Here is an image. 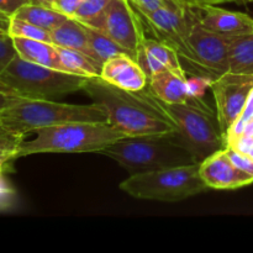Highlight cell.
Returning a JSON list of instances; mask_svg holds the SVG:
<instances>
[{
	"label": "cell",
	"mask_w": 253,
	"mask_h": 253,
	"mask_svg": "<svg viewBox=\"0 0 253 253\" xmlns=\"http://www.w3.org/2000/svg\"><path fill=\"white\" fill-rule=\"evenodd\" d=\"M83 90L101 106L108 123L126 136L153 135L177 131V126L148 86L126 90L104 81L100 76L86 78Z\"/></svg>",
	"instance_id": "6da1fadb"
},
{
	"label": "cell",
	"mask_w": 253,
	"mask_h": 253,
	"mask_svg": "<svg viewBox=\"0 0 253 253\" xmlns=\"http://www.w3.org/2000/svg\"><path fill=\"white\" fill-rule=\"evenodd\" d=\"M100 153L116 161L130 174L198 163L177 131L126 136Z\"/></svg>",
	"instance_id": "7a4b0ae2"
},
{
	"label": "cell",
	"mask_w": 253,
	"mask_h": 253,
	"mask_svg": "<svg viewBox=\"0 0 253 253\" xmlns=\"http://www.w3.org/2000/svg\"><path fill=\"white\" fill-rule=\"evenodd\" d=\"M30 141H21L16 158L37 153L99 152L126 137L109 123H67L35 131Z\"/></svg>",
	"instance_id": "3957f363"
},
{
	"label": "cell",
	"mask_w": 253,
	"mask_h": 253,
	"mask_svg": "<svg viewBox=\"0 0 253 253\" xmlns=\"http://www.w3.org/2000/svg\"><path fill=\"white\" fill-rule=\"evenodd\" d=\"M67 123H108V115L94 103L76 105L27 98L0 111V126L20 137L39 128Z\"/></svg>",
	"instance_id": "277c9868"
},
{
	"label": "cell",
	"mask_w": 253,
	"mask_h": 253,
	"mask_svg": "<svg viewBox=\"0 0 253 253\" xmlns=\"http://www.w3.org/2000/svg\"><path fill=\"white\" fill-rule=\"evenodd\" d=\"M120 189L136 199L175 203L209 189L199 173V163L131 174Z\"/></svg>",
	"instance_id": "5b68a950"
},
{
	"label": "cell",
	"mask_w": 253,
	"mask_h": 253,
	"mask_svg": "<svg viewBox=\"0 0 253 253\" xmlns=\"http://www.w3.org/2000/svg\"><path fill=\"white\" fill-rule=\"evenodd\" d=\"M0 81L24 98L54 100L83 90L86 78L25 61L17 54L0 74Z\"/></svg>",
	"instance_id": "8992f818"
},
{
	"label": "cell",
	"mask_w": 253,
	"mask_h": 253,
	"mask_svg": "<svg viewBox=\"0 0 253 253\" xmlns=\"http://www.w3.org/2000/svg\"><path fill=\"white\" fill-rule=\"evenodd\" d=\"M161 103L198 163L225 148L216 114L205 104L204 99L190 98L185 103L177 104Z\"/></svg>",
	"instance_id": "52a82bcc"
},
{
	"label": "cell",
	"mask_w": 253,
	"mask_h": 253,
	"mask_svg": "<svg viewBox=\"0 0 253 253\" xmlns=\"http://www.w3.org/2000/svg\"><path fill=\"white\" fill-rule=\"evenodd\" d=\"M135 10L151 34L177 52L187 76H205L212 78L211 74L198 61L188 40L193 7L184 10L162 7L153 11H141L135 7Z\"/></svg>",
	"instance_id": "ba28073f"
},
{
	"label": "cell",
	"mask_w": 253,
	"mask_h": 253,
	"mask_svg": "<svg viewBox=\"0 0 253 253\" xmlns=\"http://www.w3.org/2000/svg\"><path fill=\"white\" fill-rule=\"evenodd\" d=\"M252 90L253 76L250 74L226 72L212 81L211 91L224 137L242 114Z\"/></svg>",
	"instance_id": "9c48e42d"
},
{
	"label": "cell",
	"mask_w": 253,
	"mask_h": 253,
	"mask_svg": "<svg viewBox=\"0 0 253 253\" xmlns=\"http://www.w3.org/2000/svg\"><path fill=\"white\" fill-rule=\"evenodd\" d=\"M98 30L108 35L136 59L138 46L146 34L142 20L130 0H110Z\"/></svg>",
	"instance_id": "30bf717a"
},
{
	"label": "cell",
	"mask_w": 253,
	"mask_h": 253,
	"mask_svg": "<svg viewBox=\"0 0 253 253\" xmlns=\"http://www.w3.org/2000/svg\"><path fill=\"white\" fill-rule=\"evenodd\" d=\"M188 40L198 61L211 74L212 78L215 79L229 72V49L231 37L222 36L203 27L195 17L194 10L192 14Z\"/></svg>",
	"instance_id": "8fae6325"
},
{
	"label": "cell",
	"mask_w": 253,
	"mask_h": 253,
	"mask_svg": "<svg viewBox=\"0 0 253 253\" xmlns=\"http://www.w3.org/2000/svg\"><path fill=\"white\" fill-rule=\"evenodd\" d=\"M199 173L209 189H237L253 183V177L240 169L226 148L212 153L199 163Z\"/></svg>",
	"instance_id": "7c38bea8"
},
{
	"label": "cell",
	"mask_w": 253,
	"mask_h": 253,
	"mask_svg": "<svg viewBox=\"0 0 253 253\" xmlns=\"http://www.w3.org/2000/svg\"><path fill=\"white\" fill-rule=\"evenodd\" d=\"M193 10L203 27L222 36L235 37L253 32V19L244 12L230 11L210 4L193 7Z\"/></svg>",
	"instance_id": "4fadbf2b"
},
{
	"label": "cell",
	"mask_w": 253,
	"mask_h": 253,
	"mask_svg": "<svg viewBox=\"0 0 253 253\" xmlns=\"http://www.w3.org/2000/svg\"><path fill=\"white\" fill-rule=\"evenodd\" d=\"M100 77L113 85L138 91L147 86L148 78L137 61L128 54H118L103 64Z\"/></svg>",
	"instance_id": "5bb4252c"
},
{
	"label": "cell",
	"mask_w": 253,
	"mask_h": 253,
	"mask_svg": "<svg viewBox=\"0 0 253 253\" xmlns=\"http://www.w3.org/2000/svg\"><path fill=\"white\" fill-rule=\"evenodd\" d=\"M136 61L148 79L161 69L167 68L177 72H185L177 52L172 47L156 37H147L146 35L138 46Z\"/></svg>",
	"instance_id": "9a60e30c"
},
{
	"label": "cell",
	"mask_w": 253,
	"mask_h": 253,
	"mask_svg": "<svg viewBox=\"0 0 253 253\" xmlns=\"http://www.w3.org/2000/svg\"><path fill=\"white\" fill-rule=\"evenodd\" d=\"M151 93L167 104L185 103L189 100L187 88V73L172 69H161L148 79L147 84Z\"/></svg>",
	"instance_id": "2e32d148"
},
{
	"label": "cell",
	"mask_w": 253,
	"mask_h": 253,
	"mask_svg": "<svg viewBox=\"0 0 253 253\" xmlns=\"http://www.w3.org/2000/svg\"><path fill=\"white\" fill-rule=\"evenodd\" d=\"M12 40L17 54L22 59L49 68L59 69V57L56 44L52 42L24 39V37H12Z\"/></svg>",
	"instance_id": "e0dca14e"
},
{
	"label": "cell",
	"mask_w": 253,
	"mask_h": 253,
	"mask_svg": "<svg viewBox=\"0 0 253 253\" xmlns=\"http://www.w3.org/2000/svg\"><path fill=\"white\" fill-rule=\"evenodd\" d=\"M51 39L56 46L82 51L91 57L85 25L74 17H68L63 24L52 30Z\"/></svg>",
	"instance_id": "ac0fdd59"
},
{
	"label": "cell",
	"mask_w": 253,
	"mask_h": 253,
	"mask_svg": "<svg viewBox=\"0 0 253 253\" xmlns=\"http://www.w3.org/2000/svg\"><path fill=\"white\" fill-rule=\"evenodd\" d=\"M59 57V69L76 76L91 78L100 76L103 66L95 61L93 57L88 56L82 51L57 46Z\"/></svg>",
	"instance_id": "d6986e66"
},
{
	"label": "cell",
	"mask_w": 253,
	"mask_h": 253,
	"mask_svg": "<svg viewBox=\"0 0 253 253\" xmlns=\"http://www.w3.org/2000/svg\"><path fill=\"white\" fill-rule=\"evenodd\" d=\"M229 72L253 76V32L231 37Z\"/></svg>",
	"instance_id": "ffe728a7"
},
{
	"label": "cell",
	"mask_w": 253,
	"mask_h": 253,
	"mask_svg": "<svg viewBox=\"0 0 253 253\" xmlns=\"http://www.w3.org/2000/svg\"><path fill=\"white\" fill-rule=\"evenodd\" d=\"M12 17H17V19L31 22V24L36 25V26L41 27L48 32L58 27L59 25L63 24L68 19V16L57 11L56 9L34 4H27L20 7Z\"/></svg>",
	"instance_id": "44dd1931"
},
{
	"label": "cell",
	"mask_w": 253,
	"mask_h": 253,
	"mask_svg": "<svg viewBox=\"0 0 253 253\" xmlns=\"http://www.w3.org/2000/svg\"><path fill=\"white\" fill-rule=\"evenodd\" d=\"M86 27V35H88V43L89 48H90L91 57L95 59L98 63L103 66L108 59L113 58V57L118 56V54H128L126 49H124L120 44L116 43L114 40H111L108 35L104 34L103 31L94 27L88 26ZM130 56V54H128Z\"/></svg>",
	"instance_id": "7402d4cb"
},
{
	"label": "cell",
	"mask_w": 253,
	"mask_h": 253,
	"mask_svg": "<svg viewBox=\"0 0 253 253\" xmlns=\"http://www.w3.org/2000/svg\"><path fill=\"white\" fill-rule=\"evenodd\" d=\"M110 0H83L74 14V19L82 24L98 29Z\"/></svg>",
	"instance_id": "603a6c76"
},
{
	"label": "cell",
	"mask_w": 253,
	"mask_h": 253,
	"mask_svg": "<svg viewBox=\"0 0 253 253\" xmlns=\"http://www.w3.org/2000/svg\"><path fill=\"white\" fill-rule=\"evenodd\" d=\"M7 34L11 37H24V39L39 40V41L52 42L51 32L36 26L25 20L17 19V17H11L9 25Z\"/></svg>",
	"instance_id": "cb8c5ba5"
},
{
	"label": "cell",
	"mask_w": 253,
	"mask_h": 253,
	"mask_svg": "<svg viewBox=\"0 0 253 253\" xmlns=\"http://www.w3.org/2000/svg\"><path fill=\"white\" fill-rule=\"evenodd\" d=\"M24 137L14 135L0 126V168H4L10 161L16 158L17 148Z\"/></svg>",
	"instance_id": "d4e9b609"
},
{
	"label": "cell",
	"mask_w": 253,
	"mask_h": 253,
	"mask_svg": "<svg viewBox=\"0 0 253 253\" xmlns=\"http://www.w3.org/2000/svg\"><path fill=\"white\" fill-rule=\"evenodd\" d=\"M130 2L141 11H153L162 7L174 10H184L190 7L184 0H130Z\"/></svg>",
	"instance_id": "484cf974"
},
{
	"label": "cell",
	"mask_w": 253,
	"mask_h": 253,
	"mask_svg": "<svg viewBox=\"0 0 253 253\" xmlns=\"http://www.w3.org/2000/svg\"><path fill=\"white\" fill-rule=\"evenodd\" d=\"M214 79L205 76H187V88L189 98L204 99L208 89H211Z\"/></svg>",
	"instance_id": "4316f807"
},
{
	"label": "cell",
	"mask_w": 253,
	"mask_h": 253,
	"mask_svg": "<svg viewBox=\"0 0 253 253\" xmlns=\"http://www.w3.org/2000/svg\"><path fill=\"white\" fill-rule=\"evenodd\" d=\"M16 56L17 51L14 46L12 37L7 32H0V74Z\"/></svg>",
	"instance_id": "83f0119b"
},
{
	"label": "cell",
	"mask_w": 253,
	"mask_h": 253,
	"mask_svg": "<svg viewBox=\"0 0 253 253\" xmlns=\"http://www.w3.org/2000/svg\"><path fill=\"white\" fill-rule=\"evenodd\" d=\"M15 192L4 177V168H0V211H6L14 205Z\"/></svg>",
	"instance_id": "f1b7e54d"
},
{
	"label": "cell",
	"mask_w": 253,
	"mask_h": 253,
	"mask_svg": "<svg viewBox=\"0 0 253 253\" xmlns=\"http://www.w3.org/2000/svg\"><path fill=\"white\" fill-rule=\"evenodd\" d=\"M226 148L227 153H229L232 162H234L240 169L245 170V172L249 173V174H251L253 177V158L249 157V156L246 155H242V153L237 152V151L232 150V148Z\"/></svg>",
	"instance_id": "f546056e"
},
{
	"label": "cell",
	"mask_w": 253,
	"mask_h": 253,
	"mask_svg": "<svg viewBox=\"0 0 253 253\" xmlns=\"http://www.w3.org/2000/svg\"><path fill=\"white\" fill-rule=\"evenodd\" d=\"M82 1L83 0H54L53 9L62 12L66 16L73 17Z\"/></svg>",
	"instance_id": "4dcf8cb0"
},
{
	"label": "cell",
	"mask_w": 253,
	"mask_h": 253,
	"mask_svg": "<svg viewBox=\"0 0 253 253\" xmlns=\"http://www.w3.org/2000/svg\"><path fill=\"white\" fill-rule=\"evenodd\" d=\"M27 4H31V0H0V11L12 17L20 7Z\"/></svg>",
	"instance_id": "1f68e13d"
},
{
	"label": "cell",
	"mask_w": 253,
	"mask_h": 253,
	"mask_svg": "<svg viewBox=\"0 0 253 253\" xmlns=\"http://www.w3.org/2000/svg\"><path fill=\"white\" fill-rule=\"evenodd\" d=\"M24 96H20L17 94H10V93H2L0 91V111L5 110V109L10 108V106L15 105L19 101L24 100Z\"/></svg>",
	"instance_id": "d6a6232c"
},
{
	"label": "cell",
	"mask_w": 253,
	"mask_h": 253,
	"mask_svg": "<svg viewBox=\"0 0 253 253\" xmlns=\"http://www.w3.org/2000/svg\"><path fill=\"white\" fill-rule=\"evenodd\" d=\"M190 7H197V6H202V5L205 4H210V5H217V4H222V2H230V1H235V0H184Z\"/></svg>",
	"instance_id": "836d02e7"
},
{
	"label": "cell",
	"mask_w": 253,
	"mask_h": 253,
	"mask_svg": "<svg viewBox=\"0 0 253 253\" xmlns=\"http://www.w3.org/2000/svg\"><path fill=\"white\" fill-rule=\"evenodd\" d=\"M10 20H11V17H9L7 15H5L4 12L0 11V31L7 32V30H9Z\"/></svg>",
	"instance_id": "e575fe53"
},
{
	"label": "cell",
	"mask_w": 253,
	"mask_h": 253,
	"mask_svg": "<svg viewBox=\"0 0 253 253\" xmlns=\"http://www.w3.org/2000/svg\"><path fill=\"white\" fill-rule=\"evenodd\" d=\"M31 4H34V5H40V6L52 7V9H53L54 0H31Z\"/></svg>",
	"instance_id": "d590c367"
},
{
	"label": "cell",
	"mask_w": 253,
	"mask_h": 253,
	"mask_svg": "<svg viewBox=\"0 0 253 253\" xmlns=\"http://www.w3.org/2000/svg\"><path fill=\"white\" fill-rule=\"evenodd\" d=\"M0 91H2V93H10V94H16L15 93L14 90H12L11 88H10V86H7L6 84L5 83H2L1 81H0ZM17 95H19V94H17Z\"/></svg>",
	"instance_id": "8d00e7d4"
},
{
	"label": "cell",
	"mask_w": 253,
	"mask_h": 253,
	"mask_svg": "<svg viewBox=\"0 0 253 253\" xmlns=\"http://www.w3.org/2000/svg\"><path fill=\"white\" fill-rule=\"evenodd\" d=\"M236 2H239V4H244V2H249V1H253V0H235Z\"/></svg>",
	"instance_id": "74e56055"
},
{
	"label": "cell",
	"mask_w": 253,
	"mask_h": 253,
	"mask_svg": "<svg viewBox=\"0 0 253 253\" xmlns=\"http://www.w3.org/2000/svg\"><path fill=\"white\" fill-rule=\"evenodd\" d=\"M0 32H2V31H0Z\"/></svg>",
	"instance_id": "f35d334b"
}]
</instances>
